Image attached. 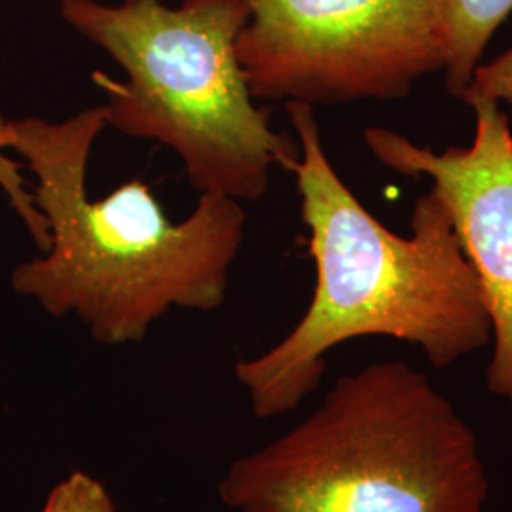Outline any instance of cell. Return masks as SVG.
Instances as JSON below:
<instances>
[{"mask_svg":"<svg viewBox=\"0 0 512 512\" xmlns=\"http://www.w3.org/2000/svg\"><path fill=\"white\" fill-rule=\"evenodd\" d=\"M285 107L300 147L291 173L317 281L298 325L274 348L234 366L260 420L300 406L321 384L327 353L349 340L408 342L437 368L492 342L490 315L444 203L433 192L414 203L410 238L387 230L330 164L313 107Z\"/></svg>","mask_w":512,"mask_h":512,"instance_id":"1","label":"cell"},{"mask_svg":"<svg viewBox=\"0 0 512 512\" xmlns=\"http://www.w3.org/2000/svg\"><path fill=\"white\" fill-rule=\"evenodd\" d=\"M105 126L107 105L63 122L0 118L2 145L37 177L33 200L50 230V249L19 264L12 287L54 317L74 315L95 342L128 346L173 308L224 304L247 213L234 198L200 194L188 219L171 222L139 179L93 202L88 164Z\"/></svg>","mask_w":512,"mask_h":512,"instance_id":"2","label":"cell"},{"mask_svg":"<svg viewBox=\"0 0 512 512\" xmlns=\"http://www.w3.org/2000/svg\"><path fill=\"white\" fill-rule=\"evenodd\" d=\"M475 429L420 370L374 363L220 480L236 512H486Z\"/></svg>","mask_w":512,"mask_h":512,"instance_id":"3","label":"cell"},{"mask_svg":"<svg viewBox=\"0 0 512 512\" xmlns=\"http://www.w3.org/2000/svg\"><path fill=\"white\" fill-rule=\"evenodd\" d=\"M80 37L105 50L126 80L95 73L107 93V126L171 148L198 194L260 200L272 169L291 171L300 147L255 105L236 42L247 0H59Z\"/></svg>","mask_w":512,"mask_h":512,"instance_id":"4","label":"cell"},{"mask_svg":"<svg viewBox=\"0 0 512 512\" xmlns=\"http://www.w3.org/2000/svg\"><path fill=\"white\" fill-rule=\"evenodd\" d=\"M236 52L255 99L399 101L444 71L433 0H247Z\"/></svg>","mask_w":512,"mask_h":512,"instance_id":"5","label":"cell"},{"mask_svg":"<svg viewBox=\"0 0 512 512\" xmlns=\"http://www.w3.org/2000/svg\"><path fill=\"white\" fill-rule=\"evenodd\" d=\"M475 141L435 152L393 129H365L374 158L404 177H429L444 203L463 255L476 275L492 323L494 353L486 370L490 393L512 414V133L499 103L469 97Z\"/></svg>","mask_w":512,"mask_h":512,"instance_id":"6","label":"cell"},{"mask_svg":"<svg viewBox=\"0 0 512 512\" xmlns=\"http://www.w3.org/2000/svg\"><path fill=\"white\" fill-rule=\"evenodd\" d=\"M444 46V84L461 99L495 31L512 14V0H433Z\"/></svg>","mask_w":512,"mask_h":512,"instance_id":"7","label":"cell"},{"mask_svg":"<svg viewBox=\"0 0 512 512\" xmlns=\"http://www.w3.org/2000/svg\"><path fill=\"white\" fill-rule=\"evenodd\" d=\"M42 512H116V505L101 480L73 471L50 492Z\"/></svg>","mask_w":512,"mask_h":512,"instance_id":"8","label":"cell"},{"mask_svg":"<svg viewBox=\"0 0 512 512\" xmlns=\"http://www.w3.org/2000/svg\"><path fill=\"white\" fill-rule=\"evenodd\" d=\"M4 145L0 141V188L8 196L12 209L18 213L19 219L25 224L29 236L35 241L40 253L50 249V230L44 215L38 211L33 192H29L25 179L21 177L19 164L4 154Z\"/></svg>","mask_w":512,"mask_h":512,"instance_id":"9","label":"cell"},{"mask_svg":"<svg viewBox=\"0 0 512 512\" xmlns=\"http://www.w3.org/2000/svg\"><path fill=\"white\" fill-rule=\"evenodd\" d=\"M469 97H484L495 103H505L512 112V48L492 63L476 67L471 86L461 99L465 101Z\"/></svg>","mask_w":512,"mask_h":512,"instance_id":"10","label":"cell"}]
</instances>
